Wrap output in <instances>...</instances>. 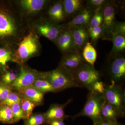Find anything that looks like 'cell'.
<instances>
[{
    "instance_id": "6da1fadb",
    "label": "cell",
    "mask_w": 125,
    "mask_h": 125,
    "mask_svg": "<svg viewBox=\"0 0 125 125\" xmlns=\"http://www.w3.org/2000/svg\"><path fill=\"white\" fill-rule=\"evenodd\" d=\"M13 4L10 1L0 0V47L15 49L29 30Z\"/></svg>"
},
{
    "instance_id": "7a4b0ae2",
    "label": "cell",
    "mask_w": 125,
    "mask_h": 125,
    "mask_svg": "<svg viewBox=\"0 0 125 125\" xmlns=\"http://www.w3.org/2000/svg\"><path fill=\"white\" fill-rule=\"evenodd\" d=\"M41 49L39 36L29 29L15 49L13 62L19 65L24 64L29 59L39 55Z\"/></svg>"
},
{
    "instance_id": "3957f363",
    "label": "cell",
    "mask_w": 125,
    "mask_h": 125,
    "mask_svg": "<svg viewBox=\"0 0 125 125\" xmlns=\"http://www.w3.org/2000/svg\"><path fill=\"white\" fill-rule=\"evenodd\" d=\"M40 76L49 82L55 92L80 87L73 74L58 67L50 71L40 72Z\"/></svg>"
},
{
    "instance_id": "277c9868",
    "label": "cell",
    "mask_w": 125,
    "mask_h": 125,
    "mask_svg": "<svg viewBox=\"0 0 125 125\" xmlns=\"http://www.w3.org/2000/svg\"><path fill=\"white\" fill-rule=\"evenodd\" d=\"M105 98L102 94L90 92L84 106L75 117L86 116L91 119L93 124L98 122L102 120L101 110Z\"/></svg>"
},
{
    "instance_id": "5b68a950",
    "label": "cell",
    "mask_w": 125,
    "mask_h": 125,
    "mask_svg": "<svg viewBox=\"0 0 125 125\" xmlns=\"http://www.w3.org/2000/svg\"><path fill=\"white\" fill-rule=\"evenodd\" d=\"M29 27L39 37L43 36L53 42L63 28L62 25L48 18H43L34 21Z\"/></svg>"
},
{
    "instance_id": "8992f818",
    "label": "cell",
    "mask_w": 125,
    "mask_h": 125,
    "mask_svg": "<svg viewBox=\"0 0 125 125\" xmlns=\"http://www.w3.org/2000/svg\"><path fill=\"white\" fill-rule=\"evenodd\" d=\"M125 92L121 85L111 84L105 85L103 94L105 101L115 109L120 117L125 116Z\"/></svg>"
},
{
    "instance_id": "52a82bcc",
    "label": "cell",
    "mask_w": 125,
    "mask_h": 125,
    "mask_svg": "<svg viewBox=\"0 0 125 125\" xmlns=\"http://www.w3.org/2000/svg\"><path fill=\"white\" fill-rule=\"evenodd\" d=\"M73 75L80 87H85L89 91L94 84L100 80V74L99 72L94 66L86 62H84Z\"/></svg>"
},
{
    "instance_id": "ba28073f",
    "label": "cell",
    "mask_w": 125,
    "mask_h": 125,
    "mask_svg": "<svg viewBox=\"0 0 125 125\" xmlns=\"http://www.w3.org/2000/svg\"><path fill=\"white\" fill-rule=\"evenodd\" d=\"M20 66L18 77L10 85L13 91L30 87L40 76V72L31 69L25 64Z\"/></svg>"
},
{
    "instance_id": "9c48e42d",
    "label": "cell",
    "mask_w": 125,
    "mask_h": 125,
    "mask_svg": "<svg viewBox=\"0 0 125 125\" xmlns=\"http://www.w3.org/2000/svg\"><path fill=\"white\" fill-rule=\"evenodd\" d=\"M85 62L79 51L73 50L64 54L58 67L73 74Z\"/></svg>"
},
{
    "instance_id": "30bf717a",
    "label": "cell",
    "mask_w": 125,
    "mask_h": 125,
    "mask_svg": "<svg viewBox=\"0 0 125 125\" xmlns=\"http://www.w3.org/2000/svg\"><path fill=\"white\" fill-rule=\"evenodd\" d=\"M49 1L46 0H20L15 1V5L21 14L34 15L45 9Z\"/></svg>"
},
{
    "instance_id": "8fae6325",
    "label": "cell",
    "mask_w": 125,
    "mask_h": 125,
    "mask_svg": "<svg viewBox=\"0 0 125 125\" xmlns=\"http://www.w3.org/2000/svg\"><path fill=\"white\" fill-rule=\"evenodd\" d=\"M114 56L108 69L111 84L121 85L125 78V59L123 56Z\"/></svg>"
},
{
    "instance_id": "7c38bea8",
    "label": "cell",
    "mask_w": 125,
    "mask_h": 125,
    "mask_svg": "<svg viewBox=\"0 0 125 125\" xmlns=\"http://www.w3.org/2000/svg\"><path fill=\"white\" fill-rule=\"evenodd\" d=\"M54 43L64 54L75 50L71 30L64 26Z\"/></svg>"
},
{
    "instance_id": "4fadbf2b",
    "label": "cell",
    "mask_w": 125,
    "mask_h": 125,
    "mask_svg": "<svg viewBox=\"0 0 125 125\" xmlns=\"http://www.w3.org/2000/svg\"><path fill=\"white\" fill-rule=\"evenodd\" d=\"M73 38L74 49L78 51L83 49L89 38L86 26H80L70 29Z\"/></svg>"
},
{
    "instance_id": "5bb4252c",
    "label": "cell",
    "mask_w": 125,
    "mask_h": 125,
    "mask_svg": "<svg viewBox=\"0 0 125 125\" xmlns=\"http://www.w3.org/2000/svg\"><path fill=\"white\" fill-rule=\"evenodd\" d=\"M103 32H111L112 27L115 23L116 7L112 2L107 1L102 9Z\"/></svg>"
},
{
    "instance_id": "9a60e30c",
    "label": "cell",
    "mask_w": 125,
    "mask_h": 125,
    "mask_svg": "<svg viewBox=\"0 0 125 125\" xmlns=\"http://www.w3.org/2000/svg\"><path fill=\"white\" fill-rule=\"evenodd\" d=\"M22 98L26 99L35 103L37 106L42 105L45 94L31 86L15 91Z\"/></svg>"
},
{
    "instance_id": "2e32d148",
    "label": "cell",
    "mask_w": 125,
    "mask_h": 125,
    "mask_svg": "<svg viewBox=\"0 0 125 125\" xmlns=\"http://www.w3.org/2000/svg\"><path fill=\"white\" fill-rule=\"evenodd\" d=\"M71 100L72 99H70L64 104H56L51 105L46 112L45 113L47 122L54 120H64L68 118L69 116L65 114V108Z\"/></svg>"
},
{
    "instance_id": "e0dca14e",
    "label": "cell",
    "mask_w": 125,
    "mask_h": 125,
    "mask_svg": "<svg viewBox=\"0 0 125 125\" xmlns=\"http://www.w3.org/2000/svg\"><path fill=\"white\" fill-rule=\"evenodd\" d=\"M93 14L92 10L87 8L82 9L70 22L67 23L66 27H64L71 29L78 26H86L89 24Z\"/></svg>"
},
{
    "instance_id": "ac0fdd59",
    "label": "cell",
    "mask_w": 125,
    "mask_h": 125,
    "mask_svg": "<svg viewBox=\"0 0 125 125\" xmlns=\"http://www.w3.org/2000/svg\"><path fill=\"white\" fill-rule=\"evenodd\" d=\"M47 15L48 19L55 22L58 23L64 20L66 15L62 1H56L51 5L48 10Z\"/></svg>"
},
{
    "instance_id": "d6986e66",
    "label": "cell",
    "mask_w": 125,
    "mask_h": 125,
    "mask_svg": "<svg viewBox=\"0 0 125 125\" xmlns=\"http://www.w3.org/2000/svg\"><path fill=\"white\" fill-rule=\"evenodd\" d=\"M14 49L8 47H0V74L8 69V63L13 60Z\"/></svg>"
},
{
    "instance_id": "ffe728a7",
    "label": "cell",
    "mask_w": 125,
    "mask_h": 125,
    "mask_svg": "<svg viewBox=\"0 0 125 125\" xmlns=\"http://www.w3.org/2000/svg\"><path fill=\"white\" fill-rule=\"evenodd\" d=\"M62 4L66 15H72L82 10L83 1L80 0H64Z\"/></svg>"
},
{
    "instance_id": "44dd1931",
    "label": "cell",
    "mask_w": 125,
    "mask_h": 125,
    "mask_svg": "<svg viewBox=\"0 0 125 125\" xmlns=\"http://www.w3.org/2000/svg\"><path fill=\"white\" fill-rule=\"evenodd\" d=\"M113 47L111 54L113 56L117 55L125 49V35L112 34Z\"/></svg>"
},
{
    "instance_id": "7402d4cb",
    "label": "cell",
    "mask_w": 125,
    "mask_h": 125,
    "mask_svg": "<svg viewBox=\"0 0 125 125\" xmlns=\"http://www.w3.org/2000/svg\"><path fill=\"white\" fill-rule=\"evenodd\" d=\"M83 58L87 63L94 66L97 58L96 49L89 42H88L83 49Z\"/></svg>"
},
{
    "instance_id": "603a6c76",
    "label": "cell",
    "mask_w": 125,
    "mask_h": 125,
    "mask_svg": "<svg viewBox=\"0 0 125 125\" xmlns=\"http://www.w3.org/2000/svg\"><path fill=\"white\" fill-rule=\"evenodd\" d=\"M0 122L5 124L15 123L13 112L10 107L0 105Z\"/></svg>"
},
{
    "instance_id": "cb8c5ba5",
    "label": "cell",
    "mask_w": 125,
    "mask_h": 125,
    "mask_svg": "<svg viewBox=\"0 0 125 125\" xmlns=\"http://www.w3.org/2000/svg\"><path fill=\"white\" fill-rule=\"evenodd\" d=\"M24 120L23 125H42L47 122L45 113H32Z\"/></svg>"
},
{
    "instance_id": "d4e9b609",
    "label": "cell",
    "mask_w": 125,
    "mask_h": 125,
    "mask_svg": "<svg viewBox=\"0 0 125 125\" xmlns=\"http://www.w3.org/2000/svg\"><path fill=\"white\" fill-rule=\"evenodd\" d=\"M31 86L44 94L48 92H55L49 82L41 77L40 73V76L34 81Z\"/></svg>"
},
{
    "instance_id": "484cf974",
    "label": "cell",
    "mask_w": 125,
    "mask_h": 125,
    "mask_svg": "<svg viewBox=\"0 0 125 125\" xmlns=\"http://www.w3.org/2000/svg\"><path fill=\"white\" fill-rule=\"evenodd\" d=\"M19 73L18 71L8 69L1 74L0 80L10 86L18 77Z\"/></svg>"
},
{
    "instance_id": "4316f807",
    "label": "cell",
    "mask_w": 125,
    "mask_h": 125,
    "mask_svg": "<svg viewBox=\"0 0 125 125\" xmlns=\"http://www.w3.org/2000/svg\"><path fill=\"white\" fill-rule=\"evenodd\" d=\"M22 98L15 91L13 90L10 93L6 99L0 104V105H6L11 107L12 105L16 104H20Z\"/></svg>"
},
{
    "instance_id": "83f0119b",
    "label": "cell",
    "mask_w": 125,
    "mask_h": 125,
    "mask_svg": "<svg viewBox=\"0 0 125 125\" xmlns=\"http://www.w3.org/2000/svg\"><path fill=\"white\" fill-rule=\"evenodd\" d=\"M20 105L26 118L33 113V109L37 106L36 104L33 102L24 98H22Z\"/></svg>"
},
{
    "instance_id": "f1b7e54d",
    "label": "cell",
    "mask_w": 125,
    "mask_h": 125,
    "mask_svg": "<svg viewBox=\"0 0 125 125\" xmlns=\"http://www.w3.org/2000/svg\"><path fill=\"white\" fill-rule=\"evenodd\" d=\"M102 9L94 11L89 23L90 27H97L102 25L103 22Z\"/></svg>"
},
{
    "instance_id": "f546056e",
    "label": "cell",
    "mask_w": 125,
    "mask_h": 125,
    "mask_svg": "<svg viewBox=\"0 0 125 125\" xmlns=\"http://www.w3.org/2000/svg\"><path fill=\"white\" fill-rule=\"evenodd\" d=\"M13 112L14 123H16L21 120H24L26 118L24 113L21 108L20 104H16L11 107Z\"/></svg>"
},
{
    "instance_id": "4dcf8cb0",
    "label": "cell",
    "mask_w": 125,
    "mask_h": 125,
    "mask_svg": "<svg viewBox=\"0 0 125 125\" xmlns=\"http://www.w3.org/2000/svg\"><path fill=\"white\" fill-rule=\"evenodd\" d=\"M13 91L11 87L0 80V104L6 99Z\"/></svg>"
},
{
    "instance_id": "1f68e13d",
    "label": "cell",
    "mask_w": 125,
    "mask_h": 125,
    "mask_svg": "<svg viewBox=\"0 0 125 125\" xmlns=\"http://www.w3.org/2000/svg\"><path fill=\"white\" fill-rule=\"evenodd\" d=\"M107 2V1L105 0H89L87 1L86 8L94 11L102 9Z\"/></svg>"
},
{
    "instance_id": "d6a6232c",
    "label": "cell",
    "mask_w": 125,
    "mask_h": 125,
    "mask_svg": "<svg viewBox=\"0 0 125 125\" xmlns=\"http://www.w3.org/2000/svg\"><path fill=\"white\" fill-rule=\"evenodd\" d=\"M89 36L91 38L92 41H95L100 37L103 33L102 26L98 27H89L88 29Z\"/></svg>"
},
{
    "instance_id": "836d02e7",
    "label": "cell",
    "mask_w": 125,
    "mask_h": 125,
    "mask_svg": "<svg viewBox=\"0 0 125 125\" xmlns=\"http://www.w3.org/2000/svg\"><path fill=\"white\" fill-rule=\"evenodd\" d=\"M110 32L112 34H118L125 35V22H115L112 27Z\"/></svg>"
},
{
    "instance_id": "e575fe53",
    "label": "cell",
    "mask_w": 125,
    "mask_h": 125,
    "mask_svg": "<svg viewBox=\"0 0 125 125\" xmlns=\"http://www.w3.org/2000/svg\"><path fill=\"white\" fill-rule=\"evenodd\" d=\"M105 85L103 82L99 81L94 84L89 92H94L103 94L105 91Z\"/></svg>"
},
{
    "instance_id": "d590c367",
    "label": "cell",
    "mask_w": 125,
    "mask_h": 125,
    "mask_svg": "<svg viewBox=\"0 0 125 125\" xmlns=\"http://www.w3.org/2000/svg\"><path fill=\"white\" fill-rule=\"evenodd\" d=\"M118 122L112 121L105 120H102L93 125H115Z\"/></svg>"
},
{
    "instance_id": "8d00e7d4",
    "label": "cell",
    "mask_w": 125,
    "mask_h": 125,
    "mask_svg": "<svg viewBox=\"0 0 125 125\" xmlns=\"http://www.w3.org/2000/svg\"><path fill=\"white\" fill-rule=\"evenodd\" d=\"M48 125H66L62 120H54L47 122Z\"/></svg>"
},
{
    "instance_id": "74e56055",
    "label": "cell",
    "mask_w": 125,
    "mask_h": 125,
    "mask_svg": "<svg viewBox=\"0 0 125 125\" xmlns=\"http://www.w3.org/2000/svg\"><path fill=\"white\" fill-rule=\"evenodd\" d=\"M115 125H121V124H120V123H118V122H117V123H116V124Z\"/></svg>"
},
{
    "instance_id": "f35d334b",
    "label": "cell",
    "mask_w": 125,
    "mask_h": 125,
    "mask_svg": "<svg viewBox=\"0 0 125 125\" xmlns=\"http://www.w3.org/2000/svg\"><path fill=\"white\" fill-rule=\"evenodd\" d=\"M48 125L47 124V123H45V124H43V125Z\"/></svg>"
}]
</instances>
